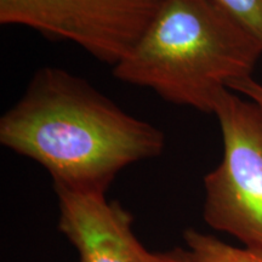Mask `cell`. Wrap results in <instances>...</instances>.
<instances>
[{
	"instance_id": "obj_1",
	"label": "cell",
	"mask_w": 262,
	"mask_h": 262,
	"mask_svg": "<svg viewBox=\"0 0 262 262\" xmlns=\"http://www.w3.org/2000/svg\"><path fill=\"white\" fill-rule=\"evenodd\" d=\"M0 143L40 164L54 187L106 193L124 168L162 155L165 137L83 78L42 67L3 114Z\"/></svg>"
},
{
	"instance_id": "obj_2",
	"label": "cell",
	"mask_w": 262,
	"mask_h": 262,
	"mask_svg": "<svg viewBox=\"0 0 262 262\" xmlns=\"http://www.w3.org/2000/svg\"><path fill=\"white\" fill-rule=\"evenodd\" d=\"M262 47L211 0H164L117 79L178 106L214 114L222 91L249 77Z\"/></svg>"
},
{
	"instance_id": "obj_3",
	"label": "cell",
	"mask_w": 262,
	"mask_h": 262,
	"mask_svg": "<svg viewBox=\"0 0 262 262\" xmlns=\"http://www.w3.org/2000/svg\"><path fill=\"white\" fill-rule=\"evenodd\" d=\"M221 163L204 178L205 224L262 250V108L232 90L215 103Z\"/></svg>"
},
{
	"instance_id": "obj_4",
	"label": "cell",
	"mask_w": 262,
	"mask_h": 262,
	"mask_svg": "<svg viewBox=\"0 0 262 262\" xmlns=\"http://www.w3.org/2000/svg\"><path fill=\"white\" fill-rule=\"evenodd\" d=\"M164 0H0V24L68 40L116 66L135 48Z\"/></svg>"
},
{
	"instance_id": "obj_5",
	"label": "cell",
	"mask_w": 262,
	"mask_h": 262,
	"mask_svg": "<svg viewBox=\"0 0 262 262\" xmlns=\"http://www.w3.org/2000/svg\"><path fill=\"white\" fill-rule=\"evenodd\" d=\"M61 233L77 249L80 262H153L134 233V219L106 193L54 187Z\"/></svg>"
},
{
	"instance_id": "obj_6",
	"label": "cell",
	"mask_w": 262,
	"mask_h": 262,
	"mask_svg": "<svg viewBox=\"0 0 262 262\" xmlns=\"http://www.w3.org/2000/svg\"><path fill=\"white\" fill-rule=\"evenodd\" d=\"M183 239L199 262H262V250L234 247L194 228L186 229Z\"/></svg>"
},
{
	"instance_id": "obj_7",
	"label": "cell",
	"mask_w": 262,
	"mask_h": 262,
	"mask_svg": "<svg viewBox=\"0 0 262 262\" xmlns=\"http://www.w3.org/2000/svg\"><path fill=\"white\" fill-rule=\"evenodd\" d=\"M262 47V0H211Z\"/></svg>"
},
{
	"instance_id": "obj_8",
	"label": "cell",
	"mask_w": 262,
	"mask_h": 262,
	"mask_svg": "<svg viewBox=\"0 0 262 262\" xmlns=\"http://www.w3.org/2000/svg\"><path fill=\"white\" fill-rule=\"evenodd\" d=\"M229 90L237 94H243L257 106L262 108V84L257 83L251 75L233 80L228 86Z\"/></svg>"
},
{
	"instance_id": "obj_9",
	"label": "cell",
	"mask_w": 262,
	"mask_h": 262,
	"mask_svg": "<svg viewBox=\"0 0 262 262\" xmlns=\"http://www.w3.org/2000/svg\"><path fill=\"white\" fill-rule=\"evenodd\" d=\"M153 262H199L191 251L186 249L175 248L171 250L153 253Z\"/></svg>"
}]
</instances>
